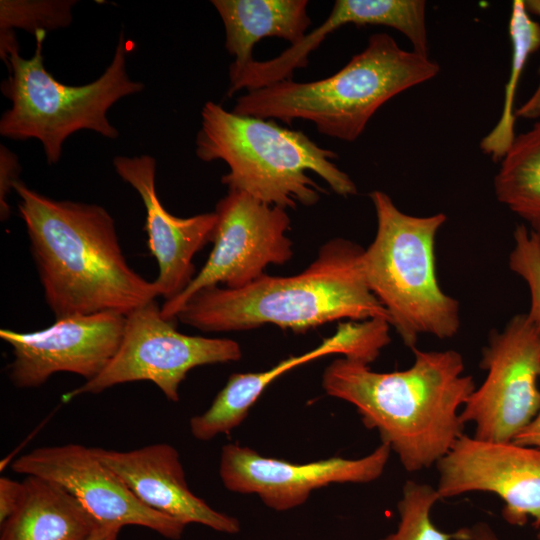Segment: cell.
I'll return each instance as SVG.
<instances>
[{
	"mask_svg": "<svg viewBox=\"0 0 540 540\" xmlns=\"http://www.w3.org/2000/svg\"><path fill=\"white\" fill-rule=\"evenodd\" d=\"M439 71L429 56L406 51L387 33H376L335 74L312 82L284 80L248 91L237 98L231 111L286 124L307 120L321 134L353 142L383 104Z\"/></svg>",
	"mask_w": 540,
	"mask_h": 540,
	"instance_id": "cell-4",
	"label": "cell"
},
{
	"mask_svg": "<svg viewBox=\"0 0 540 540\" xmlns=\"http://www.w3.org/2000/svg\"><path fill=\"white\" fill-rule=\"evenodd\" d=\"M513 442L540 449V410L535 418L516 435Z\"/></svg>",
	"mask_w": 540,
	"mask_h": 540,
	"instance_id": "cell-28",
	"label": "cell"
},
{
	"mask_svg": "<svg viewBox=\"0 0 540 540\" xmlns=\"http://www.w3.org/2000/svg\"><path fill=\"white\" fill-rule=\"evenodd\" d=\"M438 500L441 497L436 488L406 481L397 504L400 516L397 529L380 540H467L469 527L447 533L433 524L430 513Z\"/></svg>",
	"mask_w": 540,
	"mask_h": 540,
	"instance_id": "cell-23",
	"label": "cell"
},
{
	"mask_svg": "<svg viewBox=\"0 0 540 540\" xmlns=\"http://www.w3.org/2000/svg\"><path fill=\"white\" fill-rule=\"evenodd\" d=\"M121 528L100 526L87 540H117Z\"/></svg>",
	"mask_w": 540,
	"mask_h": 540,
	"instance_id": "cell-30",
	"label": "cell"
},
{
	"mask_svg": "<svg viewBox=\"0 0 540 540\" xmlns=\"http://www.w3.org/2000/svg\"><path fill=\"white\" fill-rule=\"evenodd\" d=\"M524 4L531 15L540 17V0H524ZM515 115L523 118H535L540 116V82L529 100L516 111Z\"/></svg>",
	"mask_w": 540,
	"mask_h": 540,
	"instance_id": "cell-27",
	"label": "cell"
},
{
	"mask_svg": "<svg viewBox=\"0 0 540 540\" xmlns=\"http://www.w3.org/2000/svg\"><path fill=\"white\" fill-rule=\"evenodd\" d=\"M363 252L348 239H331L301 273L287 277L264 274L239 289L205 288L186 303L176 319L203 332L272 324L304 333L342 319H384L390 324L386 309L366 282Z\"/></svg>",
	"mask_w": 540,
	"mask_h": 540,
	"instance_id": "cell-3",
	"label": "cell"
},
{
	"mask_svg": "<svg viewBox=\"0 0 540 540\" xmlns=\"http://www.w3.org/2000/svg\"><path fill=\"white\" fill-rule=\"evenodd\" d=\"M405 370L376 372L345 357L324 370L322 387L352 404L367 429H375L408 472L436 464L464 434L460 412L476 389L455 350L412 349Z\"/></svg>",
	"mask_w": 540,
	"mask_h": 540,
	"instance_id": "cell-2",
	"label": "cell"
},
{
	"mask_svg": "<svg viewBox=\"0 0 540 540\" xmlns=\"http://www.w3.org/2000/svg\"><path fill=\"white\" fill-rule=\"evenodd\" d=\"M11 467L15 473L56 482L100 526H142L172 540L180 539L184 532L182 522L141 502L92 447L73 443L39 447L17 458Z\"/></svg>",
	"mask_w": 540,
	"mask_h": 540,
	"instance_id": "cell-12",
	"label": "cell"
},
{
	"mask_svg": "<svg viewBox=\"0 0 540 540\" xmlns=\"http://www.w3.org/2000/svg\"><path fill=\"white\" fill-rule=\"evenodd\" d=\"M390 327L384 319L342 322L332 336L303 354L290 356L265 371L232 374L209 408L190 419L191 434L199 441H209L229 433L242 423L250 408L274 380L305 363L331 354L372 363L390 343Z\"/></svg>",
	"mask_w": 540,
	"mask_h": 540,
	"instance_id": "cell-15",
	"label": "cell"
},
{
	"mask_svg": "<svg viewBox=\"0 0 540 540\" xmlns=\"http://www.w3.org/2000/svg\"><path fill=\"white\" fill-rule=\"evenodd\" d=\"M15 511L0 523V540H87L100 525L51 480L26 476Z\"/></svg>",
	"mask_w": 540,
	"mask_h": 540,
	"instance_id": "cell-18",
	"label": "cell"
},
{
	"mask_svg": "<svg viewBox=\"0 0 540 540\" xmlns=\"http://www.w3.org/2000/svg\"><path fill=\"white\" fill-rule=\"evenodd\" d=\"M369 197L377 230L364 249L363 272L390 325L411 350L422 334L439 339L455 336L460 327L459 303L441 289L435 265V239L446 215L406 214L380 190Z\"/></svg>",
	"mask_w": 540,
	"mask_h": 540,
	"instance_id": "cell-6",
	"label": "cell"
},
{
	"mask_svg": "<svg viewBox=\"0 0 540 540\" xmlns=\"http://www.w3.org/2000/svg\"><path fill=\"white\" fill-rule=\"evenodd\" d=\"M46 34H35L31 58L16 52L8 59L9 75L1 83V92L11 107L0 119V135L15 141L38 140L52 165L61 159L66 139L80 130L116 139L119 132L107 117L109 109L120 99L142 92L145 86L127 73L128 45L123 33L104 73L80 86L61 83L46 70L42 56Z\"/></svg>",
	"mask_w": 540,
	"mask_h": 540,
	"instance_id": "cell-7",
	"label": "cell"
},
{
	"mask_svg": "<svg viewBox=\"0 0 540 540\" xmlns=\"http://www.w3.org/2000/svg\"><path fill=\"white\" fill-rule=\"evenodd\" d=\"M436 467L441 499L493 493L504 502L506 522L523 526L533 519L540 528V449L463 434Z\"/></svg>",
	"mask_w": 540,
	"mask_h": 540,
	"instance_id": "cell-13",
	"label": "cell"
},
{
	"mask_svg": "<svg viewBox=\"0 0 540 540\" xmlns=\"http://www.w3.org/2000/svg\"><path fill=\"white\" fill-rule=\"evenodd\" d=\"M225 28V47L235 57L229 72L241 70L253 59L255 44L277 37L291 46L306 35L311 19L307 0H213Z\"/></svg>",
	"mask_w": 540,
	"mask_h": 540,
	"instance_id": "cell-19",
	"label": "cell"
},
{
	"mask_svg": "<svg viewBox=\"0 0 540 540\" xmlns=\"http://www.w3.org/2000/svg\"><path fill=\"white\" fill-rule=\"evenodd\" d=\"M537 538L540 540V528H539V531H538V534H537Z\"/></svg>",
	"mask_w": 540,
	"mask_h": 540,
	"instance_id": "cell-31",
	"label": "cell"
},
{
	"mask_svg": "<svg viewBox=\"0 0 540 540\" xmlns=\"http://www.w3.org/2000/svg\"><path fill=\"white\" fill-rule=\"evenodd\" d=\"M75 0H1L0 58L7 64L9 57L19 52L15 29L35 35L68 27L72 22Z\"/></svg>",
	"mask_w": 540,
	"mask_h": 540,
	"instance_id": "cell-22",
	"label": "cell"
},
{
	"mask_svg": "<svg viewBox=\"0 0 540 540\" xmlns=\"http://www.w3.org/2000/svg\"><path fill=\"white\" fill-rule=\"evenodd\" d=\"M509 36L512 60L502 113L495 127L480 142L481 150L494 161L503 158L516 137L514 100L518 82L530 55L540 49V23L527 11L524 0H515L512 3Z\"/></svg>",
	"mask_w": 540,
	"mask_h": 540,
	"instance_id": "cell-21",
	"label": "cell"
},
{
	"mask_svg": "<svg viewBox=\"0 0 540 540\" xmlns=\"http://www.w3.org/2000/svg\"><path fill=\"white\" fill-rule=\"evenodd\" d=\"M152 300L126 315L120 346L95 378L64 395L68 401L83 394H98L113 386L136 382L154 383L167 400L179 401V387L195 367L238 361V342L228 338L191 336L177 331Z\"/></svg>",
	"mask_w": 540,
	"mask_h": 540,
	"instance_id": "cell-8",
	"label": "cell"
},
{
	"mask_svg": "<svg viewBox=\"0 0 540 540\" xmlns=\"http://www.w3.org/2000/svg\"><path fill=\"white\" fill-rule=\"evenodd\" d=\"M13 190L55 319L99 312L126 316L159 297L154 281L127 263L114 219L104 207L55 200L21 180Z\"/></svg>",
	"mask_w": 540,
	"mask_h": 540,
	"instance_id": "cell-1",
	"label": "cell"
},
{
	"mask_svg": "<svg viewBox=\"0 0 540 540\" xmlns=\"http://www.w3.org/2000/svg\"><path fill=\"white\" fill-rule=\"evenodd\" d=\"M125 322L126 316L120 313L99 312L56 319L49 327L33 332L2 328L0 338L13 355L8 378L20 389L39 387L59 372L91 380L116 354Z\"/></svg>",
	"mask_w": 540,
	"mask_h": 540,
	"instance_id": "cell-11",
	"label": "cell"
},
{
	"mask_svg": "<svg viewBox=\"0 0 540 540\" xmlns=\"http://www.w3.org/2000/svg\"><path fill=\"white\" fill-rule=\"evenodd\" d=\"M215 212L213 249L188 286L162 305L161 313L167 320H175L199 291L219 283L229 289L245 287L263 276L268 265L285 264L293 255L292 241L286 234L291 223L286 209L228 189Z\"/></svg>",
	"mask_w": 540,
	"mask_h": 540,
	"instance_id": "cell-9",
	"label": "cell"
},
{
	"mask_svg": "<svg viewBox=\"0 0 540 540\" xmlns=\"http://www.w3.org/2000/svg\"><path fill=\"white\" fill-rule=\"evenodd\" d=\"M513 237L509 267L528 286L530 307L526 315L540 331V233L520 224L516 226Z\"/></svg>",
	"mask_w": 540,
	"mask_h": 540,
	"instance_id": "cell-24",
	"label": "cell"
},
{
	"mask_svg": "<svg viewBox=\"0 0 540 540\" xmlns=\"http://www.w3.org/2000/svg\"><path fill=\"white\" fill-rule=\"evenodd\" d=\"M390 453V447L381 443L373 452L358 459L334 456L292 463L229 443L221 450L219 475L227 490L255 494L267 507L281 512L304 504L312 491L330 484L375 481L384 472Z\"/></svg>",
	"mask_w": 540,
	"mask_h": 540,
	"instance_id": "cell-14",
	"label": "cell"
},
{
	"mask_svg": "<svg viewBox=\"0 0 540 540\" xmlns=\"http://www.w3.org/2000/svg\"><path fill=\"white\" fill-rule=\"evenodd\" d=\"M92 449L151 509L184 525L197 523L226 534L240 531L237 518L213 509L190 490L180 455L173 446L157 443L128 451Z\"/></svg>",
	"mask_w": 540,
	"mask_h": 540,
	"instance_id": "cell-17",
	"label": "cell"
},
{
	"mask_svg": "<svg viewBox=\"0 0 540 540\" xmlns=\"http://www.w3.org/2000/svg\"><path fill=\"white\" fill-rule=\"evenodd\" d=\"M23 495V482L9 477L0 478V523L17 508Z\"/></svg>",
	"mask_w": 540,
	"mask_h": 540,
	"instance_id": "cell-26",
	"label": "cell"
},
{
	"mask_svg": "<svg viewBox=\"0 0 540 540\" xmlns=\"http://www.w3.org/2000/svg\"><path fill=\"white\" fill-rule=\"evenodd\" d=\"M196 155L205 162L222 160L229 168L221 182L228 189L283 209L315 205L326 191L308 174L320 176L338 195L357 193L352 179L332 161L337 154L302 131L272 119L243 116L208 101L201 110Z\"/></svg>",
	"mask_w": 540,
	"mask_h": 540,
	"instance_id": "cell-5",
	"label": "cell"
},
{
	"mask_svg": "<svg viewBox=\"0 0 540 540\" xmlns=\"http://www.w3.org/2000/svg\"><path fill=\"white\" fill-rule=\"evenodd\" d=\"M480 367L486 377L464 404L461 419L475 425L477 439L513 441L540 410V331L526 314L490 334Z\"/></svg>",
	"mask_w": 540,
	"mask_h": 540,
	"instance_id": "cell-10",
	"label": "cell"
},
{
	"mask_svg": "<svg viewBox=\"0 0 540 540\" xmlns=\"http://www.w3.org/2000/svg\"><path fill=\"white\" fill-rule=\"evenodd\" d=\"M467 540H500L493 529L485 522H478L469 527Z\"/></svg>",
	"mask_w": 540,
	"mask_h": 540,
	"instance_id": "cell-29",
	"label": "cell"
},
{
	"mask_svg": "<svg viewBox=\"0 0 540 540\" xmlns=\"http://www.w3.org/2000/svg\"><path fill=\"white\" fill-rule=\"evenodd\" d=\"M497 200L540 233V122L515 137L494 178Z\"/></svg>",
	"mask_w": 540,
	"mask_h": 540,
	"instance_id": "cell-20",
	"label": "cell"
},
{
	"mask_svg": "<svg viewBox=\"0 0 540 540\" xmlns=\"http://www.w3.org/2000/svg\"><path fill=\"white\" fill-rule=\"evenodd\" d=\"M113 166L119 177L130 184L143 201L148 247L159 269L154 283L159 297L170 300L194 278L193 258L211 242L217 214L213 211L180 218L169 213L157 194L156 160L150 155L116 156Z\"/></svg>",
	"mask_w": 540,
	"mask_h": 540,
	"instance_id": "cell-16",
	"label": "cell"
},
{
	"mask_svg": "<svg viewBox=\"0 0 540 540\" xmlns=\"http://www.w3.org/2000/svg\"><path fill=\"white\" fill-rule=\"evenodd\" d=\"M21 166L18 156L6 146H0V216L2 221L8 220L11 211L8 196L18 182Z\"/></svg>",
	"mask_w": 540,
	"mask_h": 540,
	"instance_id": "cell-25",
	"label": "cell"
}]
</instances>
